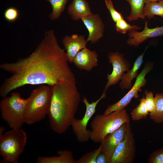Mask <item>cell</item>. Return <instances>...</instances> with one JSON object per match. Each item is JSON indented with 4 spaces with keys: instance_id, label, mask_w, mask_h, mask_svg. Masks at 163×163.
I'll list each match as a JSON object with an SVG mask.
<instances>
[{
    "instance_id": "cell-28",
    "label": "cell",
    "mask_w": 163,
    "mask_h": 163,
    "mask_svg": "<svg viewBox=\"0 0 163 163\" xmlns=\"http://www.w3.org/2000/svg\"><path fill=\"white\" fill-rule=\"evenodd\" d=\"M4 16L7 21L10 22H13L18 18L19 16V11L14 7H9L5 10Z\"/></svg>"
},
{
    "instance_id": "cell-6",
    "label": "cell",
    "mask_w": 163,
    "mask_h": 163,
    "mask_svg": "<svg viewBox=\"0 0 163 163\" xmlns=\"http://www.w3.org/2000/svg\"><path fill=\"white\" fill-rule=\"evenodd\" d=\"M0 102L1 116L11 129L21 128L24 122V113L27 98L13 92L2 98Z\"/></svg>"
},
{
    "instance_id": "cell-23",
    "label": "cell",
    "mask_w": 163,
    "mask_h": 163,
    "mask_svg": "<svg viewBox=\"0 0 163 163\" xmlns=\"http://www.w3.org/2000/svg\"><path fill=\"white\" fill-rule=\"evenodd\" d=\"M68 0H46L50 3L52 7V11L49 15L51 20H55L59 18L64 11Z\"/></svg>"
},
{
    "instance_id": "cell-5",
    "label": "cell",
    "mask_w": 163,
    "mask_h": 163,
    "mask_svg": "<svg viewBox=\"0 0 163 163\" xmlns=\"http://www.w3.org/2000/svg\"><path fill=\"white\" fill-rule=\"evenodd\" d=\"M27 141V136L22 129H11L0 136L1 162L18 163Z\"/></svg>"
},
{
    "instance_id": "cell-10",
    "label": "cell",
    "mask_w": 163,
    "mask_h": 163,
    "mask_svg": "<svg viewBox=\"0 0 163 163\" xmlns=\"http://www.w3.org/2000/svg\"><path fill=\"white\" fill-rule=\"evenodd\" d=\"M108 58L113 68L111 73L107 75V81L103 91L105 92L110 87L120 82L123 74L131 68L130 62L125 58L123 54L118 51L109 52Z\"/></svg>"
},
{
    "instance_id": "cell-22",
    "label": "cell",
    "mask_w": 163,
    "mask_h": 163,
    "mask_svg": "<svg viewBox=\"0 0 163 163\" xmlns=\"http://www.w3.org/2000/svg\"><path fill=\"white\" fill-rule=\"evenodd\" d=\"M139 101V104L132 110L130 113L131 119L134 121L146 119L149 114L145 103L144 96L141 98Z\"/></svg>"
},
{
    "instance_id": "cell-31",
    "label": "cell",
    "mask_w": 163,
    "mask_h": 163,
    "mask_svg": "<svg viewBox=\"0 0 163 163\" xmlns=\"http://www.w3.org/2000/svg\"><path fill=\"white\" fill-rule=\"evenodd\" d=\"M145 4L151 2H158L161 0H144Z\"/></svg>"
},
{
    "instance_id": "cell-26",
    "label": "cell",
    "mask_w": 163,
    "mask_h": 163,
    "mask_svg": "<svg viewBox=\"0 0 163 163\" xmlns=\"http://www.w3.org/2000/svg\"><path fill=\"white\" fill-rule=\"evenodd\" d=\"M145 95V102L149 112V113H153L156 109V101L152 91L145 90L144 91Z\"/></svg>"
},
{
    "instance_id": "cell-1",
    "label": "cell",
    "mask_w": 163,
    "mask_h": 163,
    "mask_svg": "<svg viewBox=\"0 0 163 163\" xmlns=\"http://www.w3.org/2000/svg\"><path fill=\"white\" fill-rule=\"evenodd\" d=\"M64 49L59 45L54 31H46L44 38L28 56L16 62H5L0 68L11 75L0 88V96L27 85H46L51 87L63 81L75 79Z\"/></svg>"
},
{
    "instance_id": "cell-18",
    "label": "cell",
    "mask_w": 163,
    "mask_h": 163,
    "mask_svg": "<svg viewBox=\"0 0 163 163\" xmlns=\"http://www.w3.org/2000/svg\"><path fill=\"white\" fill-rule=\"evenodd\" d=\"M57 156H39L37 159V163H76L72 152L70 150H60L56 152Z\"/></svg>"
},
{
    "instance_id": "cell-16",
    "label": "cell",
    "mask_w": 163,
    "mask_h": 163,
    "mask_svg": "<svg viewBox=\"0 0 163 163\" xmlns=\"http://www.w3.org/2000/svg\"><path fill=\"white\" fill-rule=\"evenodd\" d=\"M149 46H146L144 52L136 59L132 68L123 74L119 82V86L122 90L130 89L132 87L133 80L138 75V71L143 62L144 55Z\"/></svg>"
},
{
    "instance_id": "cell-29",
    "label": "cell",
    "mask_w": 163,
    "mask_h": 163,
    "mask_svg": "<svg viewBox=\"0 0 163 163\" xmlns=\"http://www.w3.org/2000/svg\"><path fill=\"white\" fill-rule=\"evenodd\" d=\"M149 163H163V147L156 150L150 155L148 160Z\"/></svg>"
},
{
    "instance_id": "cell-11",
    "label": "cell",
    "mask_w": 163,
    "mask_h": 163,
    "mask_svg": "<svg viewBox=\"0 0 163 163\" xmlns=\"http://www.w3.org/2000/svg\"><path fill=\"white\" fill-rule=\"evenodd\" d=\"M130 127V123H125L114 132L107 135L102 139L101 143L102 147V152L110 160L115 149L124 138Z\"/></svg>"
},
{
    "instance_id": "cell-24",
    "label": "cell",
    "mask_w": 163,
    "mask_h": 163,
    "mask_svg": "<svg viewBox=\"0 0 163 163\" xmlns=\"http://www.w3.org/2000/svg\"><path fill=\"white\" fill-rule=\"evenodd\" d=\"M101 144L98 148L83 155L76 160V163H97V159L98 155L102 152Z\"/></svg>"
},
{
    "instance_id": "cell-9",
    "label": "cell",
    "mask_w": 163,
    "mask_h": 163,
    "mask_svg": "<svg viewBox=\"0 0 163 163\" xmlns=\"http://www.w3.org/2000/svg\"><path fill=\"white\" fill-rule=\"evenodd\" d=\"M136 153L135 140L131 127L117 146L110 158V163H132Z\"/></svg>"
},
{
    "instance_id": "cell-15",
    "label": "cell",
    "mask_w": 163,
    "mask_h": 163,
    "mask_svg": "<svg viewBox=\"0 0 163 163\" xmlns=\"http://www.w3.org/2000/svg\"><path fill=\"white\" fill-rule=\"evenodd\" d=\"M98 55L95 51L86 47L78 53L73 63L78 69L89 72L98 66Z\"/></svg>"
},
{
    "instance_id": "cell-7",
    "label": "cell",
    "mask_w": 163,
    "mask_h": 163,
    "mask_svg": "<svg viewBox=\"0 0 163 163\" xmlns=\"http://www.w3.org/2000/svg\"><path fill=\"white\" fill-rule=\"evenodd\" d=\"M154 66V63L152 62H146L143 68L136 78L135 82L130 90L117 102L108 105L104 114L107 115L114 111L123 110L130 103L133 98H138L139 92L142 91V88L145 85L147 82L145 76L152 70Z\"/></svg>"
},
{
    "instance_id": "cell-20",
    "label": "cell",
    "mask_w": 163,
    "mask_h": 163,
    "mask_svg": "<svg viewBox=\"0 0 163 163\" xmlns=\"http://www.w3.org/2000/svg\"><path fill=\"white\" fill-rule=\"evenodd\" d=\"M143 14L149 19L153 18L155 15L160 16L163 18V0L145 4Z\"/></svg>"
},
{
    "instance_id": "cell-4",
    "label": "cell",
    "mask_w": 163,
    "mask_h": 163,
    "mask_svg": "<svg viewBox=\"0 0 163 163\" xmlns=\"http://www.w3.org/2000/svg\"><path fill=\"white\" fill-rule=\"evenodd\" d=\"M126 123H130V119L125 109L107 115H97L90 124L91 129L90 139L95 143H101L106 136L114 132Z\"/></svg>"
},
{
    "instance_id": "cell-3",
    "label": "cell",
    "mask_w": 163,
    "mask_h": 163,
    "mask_svg": "<svg viewBox=\"0 0 163 163\" xmlns=\"http://www.w3.org/2000/svg\"><path fill=\"white\" fill-rule=\"evenodd\" d=\"M52 95L51 88L43 85L34 89L27 98L24 122L32 125L43 120L48 115Z\"/></svg>"
},
{
    "instance_id": "cell-27",
    "label": "cell",
    "mask_w": 163,
    "mask_h": 163,
    "mask_svg": "<svg viewBox=\"0 0 163 163\" xmlns=\"http://www.w3.org/2000/svg\"><path fill=\"white\" fill-rule=\"evenodd\" d=\"M104 1L111 18L115 23L119 20L124 19V17L121 13L119 12L115 9L111 0H104Z\"/></svg>"
},
{
    "instance_id": "cell-30",
    "label": "cell",
    "mask_w": 163,
    "mask_h": 163,
    "mask_svg": "<svg viewBox=\"0 0 163 163\" xmlns=\"http://www.w3.org/2000/svg\"><path fill=\"white\" fill-rule=\"evenodd\" d=\"M97 163H110V160L103 153H101L98 156Z\"/></svg>"
},
{
    "instance_id": "cell-2",
    "label": "cell",
    "mask_w": 163,
    "mask_h": 163,
    "mask_svg": "<svg viewBox=\"0 0 163 163\" xmlns=\"http://www.w3.org/2000/svg\"><path fill=\"white\" fill-rule=\"evenodd\" d=\"M50 87L52 95L48 115L50 126L53 131L61 134L68 130L75 118L81 95L75 79L65 81Z\"/></svg>"
},
{
    "instance_id": "cell-13",
    "label": "cell",
    "mask_w": 163,
    "mask_h": 163,
    "mask_svg": "<svg viewBox=\"0 0 163 163\" xmlns=\"http://www.w3.org/2000/svg\"><path fill=\"white\" fill-rule=\"evenodd\" d=\"M148 22L145 21L144 29L142 31L135 30L128 32L127 45L137 47L148 39L163 36V25L150 28L148 27Z\"/></svg>"
},
{
    "instance_id": "cell-17",
    "label": "cell",
    "mask_w": 163,
    "mask_h": 163,
    "mask_svg": "<svg viewBox=\"0 0 163 163\" xmlns=\"http://www.w3.org/2000/svg\"><path fill=\"white\" fill-rule=\"evenodd\" d=\"M68 13L71 18L75 21L92 13L86 0H73L68 7Z\"/></svg>"
},
{
    "instance_id": "cell-32",
    "label": "cell",
    "mask_w": 163,
    "mask_h": 163,
    "mask_svg": "<svg viewBox=\"0 0 163 163\" xmlns=\"http://www.w3.org/2000/svg\"><path fill=\"white\" fill-rule=\"evenodd\" d=\"M5 128L3 126H1L0 127V136L2 135L4 133Z\"/></svg>"
},
{
    "instance_id": "cell-14",
    "label": "cell",
    "mask_w": 163,
    "mask_h": 163,
    "mask_svg": "<svg viewBox=\"0 0 163 163\" xmlns=\"http://www.w3.org/2000/svg\"><path fill=\"white\" fill-rule=\"evenodd\" d=\"M88 42L84 35L74 34L71 36H65L62 43L66 50V54L68 62L73 63L74 59L78 53L86 47Z\"/></svg>"
},
{
    "instance_id": "cell-12",
    "label": "cell",
    "mask_w": 163,
    "mask_h": 163,
    "mask_svg": "<svg viewBox=\"0 0 163 163\" xmlns=\"http://www.w3.org/2000/svg\"><path fill=\"white\" fill-rule=\"evenodd\" d=\"M81 20L88 32V42L96 43L103 37L105 25L99 14L92 13Z\"/></svg>"
},
{
    "instance_id": "cell-21",
    "label": "cell",
    "mask_w": 163,
    "mask_h": 163,
    "mask_svg": "<svg viewBox=\"0 0 163 163\" xmlns=\"http://www.w3.org/2000/svg\"><path fill=\"white\" fill-rule=\"evenodd\" d=\"M156 107L155 112L149 113L150 118L157 123H163V93H157L155 96Z\"/></svg>"
},
{
    "instance_id": "cell-8",
    "label": "cell",
    "mask_w": 163,
    "mask_h": 163,
    "mask_svg": "<svg viewBox=\"0 0 163 163\" xmlns=\"http://www.w3.org/2000/svg\"><path fill=\"white\" fill-rule=\"evenodd\" d=\"M106 96V92L103 91L99 98L95 101H93L91 103H89L85 97H83L82 99L81 100L86 107L84 115L81 119L75 118L71 126L78 142L84 143L88 141L90 139L91 130L87 129V124L96 112V109L97 105Z\"/></svg>"
},
{
    "instance_id": "cell-25",
    "label": "cell",
    "mask_w": 163,
    "mask_h": 163,
    "mask_svg": "<svg viewBox=\"0 0 163 163\" xmlns=\"http://www.w3.org/2000/svg\"><path fill=\"white\" fill-rule=\"evenodd\" d=\"M115 27L116 31L119 33L125 34L127 32H130L140 30L141 27L128 23L124 19L119 20L115 23Z\"/></svg>"
},
{
    "instance_id": "cell-19",
    "label": "cell",
    "mask_w": 163,
    "mask_h": 163,
    "mask_svg": "<svg viewBox=\"0 0 163 163\" xmlns=\"http://www.w3.org/2000/svg\"><path fill=\"white\" fill-rule=\"evenodd\" d=\"M129 4L131 11L129 15L126 18L129 21H136L139 18L144 20L145 17L143 14L145 6L144 0H126Z\"/></svg>"
}]
</instances>
